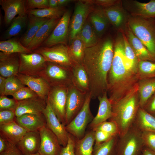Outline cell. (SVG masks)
Instances as JSON below:
<instances>
[{
    "label": "cell",
    "instance_id": "6da1fadb",
    "mask_svg": "<svg viewBox=\"0 0 155 155\" xmlns=\"http://www.w3.org/2000/svg\"><path fill=\"white\" fill-rule=\"evenodd\" d=\"M114 52V43L110 37L86 48L82 64L88 74L90 94L95 99L107 93V77Z\"/></svg>",
    "mask_w": 155,
    "mask_h": 155
},
{
    "label": "cell",
    "instance_id": "7a4b0ae2",
    "mask_svg": "<svg viewBox=\"0 0 155 155\" xmlns=\"http://www.w3.org/2000/svg\"><path fill=\"white\" fill-rule=\"evenodd\" d=\"M138 74L126 59L122 33L118 32L114 43V52L107 77V94L111 104L122 98L138 84Z\"/></svg>",
    "mask_w": 155,
    "mask_h": 155
},
{
    "label": "cell",
    "instance_id": "3957f363",
    "mask_svg": "<svg viewBox=\"0 0 155 155\" xmlns=\"http://www.w3.org/2000/svg\"><path fill=\"white\" fill-rule=\"evenodd\" d=\"M112 104V115L108 119L115 122L124 135L133 125L139 108L138 84L122 98Z\"/></svg>",
    "mask_w": 155,
    "mask_h": 155
},
{
    "label": "cell",
    "instance_id": "277c9868",
    "mask_svg": "<svg viewBox=\"0 0 155 155\" xmlns=\"http://www.w3.org/2000/svg\"><path fill=\"white\" fill-rule=\"evenodd\" d=\"M127 24L155 60V19L129 15Z\"/></svg>",
    "mask_w": 155,
    "mask_h": 155
},
{
    "label": "cell",
    "instance_id": "5b68a950",
    "mask_svg": "<svg viewBox=\"0 0 155 155\" xmlns=\"http://www.w3.org/2000/svg\"><path fill=\"white\" fill-rule=\"evenodd\" d=\"M144 147L142 132L133 125L124 135L119 136L117 155H142Z\"/></svg>",
    "mask_w": 155,
    "mask_h": 155
},
{
    "label": "cell",
    "instance_id": "8992f818",
    "mask_svg": "<svg viewBox=\"0 0 155 155\" xmlns=\"http://www.w3.org/2000/svg\"><path fill=\"white\" fill-rule=\"evenodd\" d=\"M50 86L69 87L73 84L71 68L47 62L39 75Z\"/></svg>",
    "mask_w": 155,
    "mask_h": 155
},
{
    "label": "cell",
    "instance_id": "52a82bcc",
    "mask_svg": "<svg viewBox=\"0 0 155 155\" xmlns=\"http://www.w3.org/2000/svg\"><path fill=\"white\" fill-rule=\"evenodd\" d=\"M91 99L90 93H88L81 110L71 122L65 126L68 133L76 139H80L84 137L87 126L94 118L90 108Z\"/></svg>",
    "mask_w": 155,
    "mask_h": 155
},
{
    "label": "cell",
    "instance_id": "ba28073f",
    "mask_svg": "<svg viewBox=\"0 0 155 155\" xmlns=\"http://www.w3.org/2000/svg\"><path fill=\"white\" fill-rule=\"evenodd\" d=\"M33 52L41 55L47 62L71 69L75 65L69 54L68 46L59 44L51 47L40 46Z\"/></svg>",
    "mask_w": 155,
    "mask_h": 155
},
{
    "label": "cell",
    "instance_id": "9c48e42d",
    "mask_svg": "<svg viewBox=\"0 0 155 155\" xmlns=\"http://www.w3.org/2000/svg\"><path fill=\"white\" fill-rule=\"evenodd\" d=\"M92 9L90 1H79L76 3L69 23V36L70 43L81 30Z\"/></svg>",
    "mask_w": 155,
    "mask_h": 155
},
{
    "label": "cell",
    "instance_id": "30bf717a",
    "mask_svg": "<svg viewBox=\"0 0 155 155\" xmlns=\"http://www.w3.org/2000/svg\"><path fill=\"white\" fill-rule=\"evenodd\" d=\"M18 54L20 58L19 73L39 76L46 67L47 62L43 57L38 53L33 52Z\"/></svg>",
    "mask_w": 155,
    "mask_h": 155
},
{
    "label": "cell",
    "instance_id": "8fae6325",
    "mask_svg": "<svg viewBox=\"0 0 155 155\" xmlns=\"http://www.w3.org/2000/svg\"><path fill=\"white\" fill-rule=\"evenodd\" d=\"M68 87L51 86L46 98V101L60 121L65 125V108Z\"/></svg>",
    "mask_w": 155,
    "mask_h": 155
},
{
    "label": "cell",
    "instance_id": "7c38bea8",
    "mask_svg": "<svg viewBox=\"0 0 155 155\" xmlns=\"http://www.w3.org/2000/svg\"><path fill=\"white\" fill-rule=\"evenodd\" d=\"M87 94L82 92L73 84L69 87L65 108V126L71 122L81 110L85 103Z\"/></svg>",
    "mask_w": 155,
    "mask_h": 155
},
{
    "label": "cell",
    "instance_id": "4fadbf2b",
    "mask_svg": "<svg viewBox=\"0 0 155 155\" xmlns=\"http://www.w3.org/2000/svg\"><path fill=\"white\" fill-rule=\"evenodd\" d=\"M71 13L65 11L48 38L41 46L51 47L59 44L66 45L69 34Z\"/></svg>",
    "mask_w": 155,
    "mask_h": 155
},
{
    "label": "cell",
    "instance_id": "5bb4252c",
    "mask_svg": "<svg viewBox=\"0 0 155 155\" xmlns=\"http://www.w3.org/2000/svg\"><path fill=\"white\" fill-rule=\"evenodd\" d=\"M46 106L44 110L46 121V126L57 137L60 144L63 147L67 145L69 134L66 131L65 126L59 121L55 113L46 101Z\"/></svg>",
    "mask_w": 155,
    "mask_h": 155
},
{
    "label": "cell",
    "instance_id": "9a60e30c",
    "mask_svg": "<svg viewBox=\"0 0 155 155\" xmlns=\"http://www.w3.org/2000/svg\"><path fill=\"white\" fill-rule=\"evenodd\" d=\"M40 142L38 153L40 155H59L62 146L55 134L46 126L38 130Z\"/></svg>",
    "mask_w": 155,
    "mask_h": 155
},
{
    "label": "cell",
    "instance_id": "2e32d148",
    "mask_svg": "<svg viewBox=\"0 0 155 155\" xmlns=\"http://www.w3.org/2000/svg\"><path fill=\"white\" fill-rule=\"evenodd\" d=\"M102 8L109 23L118 32H124L127 24L129 15L123 7L122 1L118 4Z\"/></svg>",
    "mask_w": 155,
    "mask_h": 155
},
{
    "label": "cell",
    "instance_id": "e0dca14e",
    "mask_svg": "<svg viewBox=\"0 0 155 155\" xmlns=\"http://www.w3.org/2000/svg\"><path fill=\"white\" fill-rule=\"evenodd\" d=\"M122 4L131 16L155 19V0H151L147 3L126 0L122 1Z\"/></svg>",
    "mask_w": 155,
    "mask_h": 155
},
{
    "label": "cell",
    "instance_id": "ac0fdd59",
    "mask_svg": "<svg viewBox=\"0 0 155 155\" xmlns=\"http://www.w3.org/2000/svg\"><path fill=\"white\" fill-rule=\"evenodd\" d=\"M46 106V100L39 97L18 101L15 114L17 117L25 114H42Z\"/></svg>",
    "mask_w": 155,
    "mask_h": 155
},
{
    "label": "cell",
    "instance_id": "d6986e66",
    "mask_svg": "<svg viewBox=\"0 0 155 155\" xmlns=\"http://www.w3.org/2000/svg\"><path fill=\"white\" fill-rule=\"evenodd\" d=\"M0 5L4 11V20L7 26H9L17 15L27 14L25 0H0Z\"/></svg>",
    "mask_w": 155,
    "mask_h": 155
},
{
    "label": "cell",
    "instance_id": "ffe728a7",
    "mask_svg": "<svg viewBox=\"0 0 155 155\" xmlns=\"http://www.w3.org/2000/svg\"><path fill=\"white\" fill-rule=\"evenodd\" d=\"M16 76L23 84L35 92L39 97L46 100L51 86L43 78L19 73Z\"/></svg>",
    "mask_w": 155,
    "mask_h": 155
},
{
    "label": "cell",
    "instance_id": "44dd1931",
    "mask_svg": "<svg viewBox=\"0 0 155 155\" xmlns=\"http://www.w3.org/2000/svg\"><path fill=\"white\" fill-rule=\"evenodd\" d=\"M19 67L18 54L0 52V75L5 78L16 76L19 73Z\"/></svg>",
    "mask_w": 155,
    "mask_h": 155
},
{
    "label": "cell",
    "instance_id": "7402d4cb",
    "mask_svg": "<svg viewBox=\"0 0 155 155\" xmlns=\"http://www.w3.org/2000/svg\"><path fill=\"white\" fill-rule=\"evenodd\" d=\"M60 18L49 19L40 28L27 48L32 51L41 46L50 36Z\"/></svg>",
    "mask_w": 155,
    "mask_h": 155
},
{
    "label": "cell",
    "instance_id": "603a6c76",
    "mask_svg": "<svg viewBox=\"0 0 155 155\" xmlns=\"http://www.w3.org/2000/svg\"><path fill=\"white\" fill-rule=\"evenodd\" d=\"M40 142L38 131L27 132L16 146L23 155H30L38 152Z\"/></svg>",
    "mask_w": 155,
    "mask_h": 155
},
{
    "label": "cell",
    "instance_id": "cb8c5ba5",
    "mask_svg": "<svg viewBox=\"0 0 155 155\" xmlns=\"http://www.w3.org/2000/svg\"><path fill=\"white\" fill-rule=\"evenodd\" d=\"M98 99L99 101V106L97 114L88 125L91 130L101 123L108 120L112 115V104L108 97L107 93L98 97Z\"/></svg>",
    "mask_w": 155,
    "mask_h": 155
},
{
    "label": "cell",
    "instance_id": "d4e9b609",
    "mask_svg": "<svg viewBox=\"0 0 155 155\" xmlns=\"http://www.w3.org/2000/svg\"><path fill=\"white\" fill-rule=\"evenodd\" d=\"M16 122L27 132L38 131L46 125L43 114H25L16 117Z\"/></svg>",
    "mask_w": 155,
    "mask_h": 155
},
{
    "label": "cell",
    "instance_id": "484cf974",
    "mask_svg": "<svg viewBox=\"0 0 155 155\" xmlns=\"http://www.w3.org/2000/svg\"><path fill=\"white\" fill-rule=\"evenodd\" d=\"M27 132L16 121L0 125V136L6 141L16 145Z\"/></svg>",
    "mask_w": 155,
    "mask_h": 155
},
{
    "label": "cell",
    "instance_id": "4316f807",
    "mask_svg": "<svg viewBox=\"0 0 155 155\" xmlns=\"http://www.w3.org/2000/svg\"><path fill=\"white\" fill-rule=\"evenodd\" d=\"M124 33L139 61L155 62V60L142 42L133 33L128 24Z\"/></svg>",
    "mask_w": 155,
    "mask_h": 155
},
{
    "label": "cell",
    "instance_id": "83f0119b",
    "mask_svg": "<svg viewBox=\"0 0 155 155\" xmlns=\"http://www.w3.org/2000/svg\"><path fill=\"white\" fill-rule=\"evenodd\" d=\"M28 15L27 29L20 40L22 44L27 48L40 28L49 19L32 15Z\"/></svg>",
    "mask_w": 155,
    "mask_h": 155
},
{
    "label": "cell",
    "instance_id": "f1b7e54d",
    "mask_svg": "<svg viewBox=\"0 0 155 155\" xmlns=\"http://www.w3.org/2000/svg\"><path fill=\"white\" fill-rule=\"evenodd\" d=\"M71 71L73 84L82 92L89 93V79L82 64H75L71 68Z\"/></svg>",
    "mask_w": 155,
    "mask_h": 155
},
{
    "label": "cell",
    "instance_id": "f546056e",
    "mask_svg": "<svg viewBox=\"0 0 155 155\" xmlns=\"http://www.w3.org/2000/svg\"><path fill=\"white\" fill-rule=\"evenodd\" d=\"M94 143V131L92 130L88 132L80 139L75 138V155H92Z\"/></svg>",
    "mask_w": 155,
    "mask_h": 155
},
{
    "label": "cell",
    "instance_id": "4dcf8cb0",
    "mask_svg": "<svg viewBox=\"0 0 155 155\" xmlns=\"http://www.w3.org/2000/svg\"><path fill=\"white\" fill-rule=\"evenodd\" d=\"M138 93L139 107L143 108L155 93V78L139 80Z\"/></svg>",
    "mask_w": 155,
    "mask_h": 155
},
{
    "label": "cell",
    "instance_id": "1f68e13d",
    "mask_svg": "<svg viewBox=\"0 0 155 155\" xmlns=\"http://www.w3.org/2000/svg\"><path fill=\"white\" fill-rule=\"evenodd\" d=\"M88 18L98 37H100L106 30L109 23L102 8L92 9Z\"/></svg>",
    "mask_w": 155,
    "mask_h": 155
},
{
    "label": "cell",
    "instance_id": "d6a6232c",
    "mask_svg": "<svg viewBox=\"0 0 155 155\" xmlns=\"http://www.w3.org/2000/svg\"><path fill=\"white\" fill-rule=\"evenodd\" d=\"M133 125L141 132L155 131V117L139 107Z\"/></svg>",
    "mask_w": 155,
    "mask_h": 155
},
{
    "label": "cell",
    "instance_id": "836d02e7",
    "mask_svg": "<svg viewBox=\"0 0 155 155\" xmlns=\"http://www.w3.org/2000/svg\"><path fill=\"white\" fill-rule=\"evenodd\" d=\"M77 36L82 41L86 48L95 45L99 41L98 37L88 18Z\"/></svg>",
    "mask_w": 155,
    "mask_h": 155
},
{
    "label": "cell",
    "instance_id": "e575fe53",
    "mask_svg": "<svg viewBox=\"0 0 155 155\" xmlns=\"http://www.w3.org/2000/svg\"><path fill=\"white\" fill-rule=\"evenodd\" d=\"M28 15H18L12 21L3 36L5 39H9L19 34L28 24Z\"/></svg>",
    "mask_w": 155,
    "mask_h": 155
},
{
    "label": "cell",
    "instance_id": "d590c367",
    "mask_svg": "<svg viewBox=\"0 0 155 155\" xmlns=\"http://www.w3.org/2000/svg\"><path fill=\"white\" fill-rule=\"evenodd\" d=\"M119 135L114 136L108 141L95 144L92 155H117V144Z\"/></svg>",
    "mask_w": 155,
    "mask_h": 155
},
{
    "label": "cell",
    "instance_id": "8d00e7d4",
    "mask_svg": "<svg viewBox=\"0 0 155 155\" xmlns=\"http://www.w3.org/2000/svg\"><path fill=\"white\" fill-rule=\"evenodd\" d=\"M0 50L1 52L7 54L33 53L23 45L20 40L13 38L0 41Z\"/></svg>",
    "mask_w": 155,
    "mask_h": 155
},
{
    "label": "cell",
    "instance_id": "74e56055",
    "mask_svg": "<svg viewBox=\"0 0 155 155\" xmlns=\"http://www.w3.org/2000/svg\"><path fill=\"white\" fill-rule=\"evenodd\" d=\"M85 49L83 42L78 36L70 43L68 52L75 64H82Z\"/></svg>",
    "mask_w": 155,
    "mask_h": 155
},
{
    "label": "cell",
    "instance_id": "f35d334b",
    "mask_svg": "<svg viewBox=\"0 0 155 155\" xmlns=\"http://www.w3.org/2000/svg\"><path fill=\"white\" fill-rule=\"evenodd\" d=\"M65 11L63 7H57L54 8L49 7L27 10V13L39 18L50 19L61 18Z\"/></svg>",
    "mask_w": 155,
    "mask_h": 155
},
{
    "label": "cell",
    "instance_id": "ab89813d",
    "mask_svg": "<svg viewBox=\"0 0 155 155\" xmlns=\"http://www.w3.org/2000/svg\"><path fill=\"white\" fill-rule=\"evenodd\" d=\"M137 74L139 80L155 78V62L140 61Z\"/></svg>",
    "mask_w": 155,
    "mask_h": 155
},
{
    "label": "cell",
    "instance_id": "60d3db41",
    "mask_svg": "<svg viewBox=\"0 0 155 155\" xmlns=\"http://www.w3.org/2000/svg\"><path fill=\"white\" fill-rule=\"evenodd\" d=\"M122 33L123 34L124 39L125 57L131 65L133 70L138 74V67L139 61L129 44L125 34L123 32Z\"/></svg>",
    "mask_w": 155,
    "mask_h": 155
},
{
    "label": "cell",
    "instance_id": "b9f144b4",
    "mask_svg": "<svg viewBox=\"0 0 155 155\" xmlns=\"http://www.w3.org/2000/svg\"><path fill=\"white\" fill-rule=\"evenodd\" d=\"M25 86L16 76H12L6 79L4 95H12L21 88Z\"/></svg>",
    "mask_w": 155,
    "mask_h": 155
},
{
    "label": "cell",
    "instance_id": "7bdbcfd3",
    "mask_svg": "<svg viewBox=\"0 0 155 155\" xmlns=\"http://www.w3.org/2000/svg\"><path fill=\"white\" fill-rule=\"evenodd\" d=\"M17 101L39 97L34 91L28 87H24L19 89L12 95Z\"/></svg>",
    "mask_w": 155,
    "mask_h": 155
},
{
    "label": "cell",
    "instance_id": "ee69618b",
    "mask_svg": "<svg viewBox=\"0 0 155 155\" xmlns=\"http://www.w3.org/2000/svg\"><path fill=\"white\" fill-rule=\"evenodd\" d=\"M92 130H100L113 135L119 134L117 125L115 122L111 121H106L101 123Z\"/></svg>",
    "mask_w": 155,
    "mask_h": 155
},
{
    "label": "cell",
    "instance_id": "f6af8a7d",
    "mask_svg": "<svg viewBox=\"0 0 155 155\" xmlns=\"http://www.w3.org/2000/svg\"><path fill=\"white\" fill-rule=\"evenodd\" d=\"M142 136L144 147L155 151V131L142 132Z\"/></svg>",
    "mask_w": 155,
    "mask_h": 155
},
{
    "label": "cell",
    "instance_id": "bcb514c9",
    "mask_svg": "<svg viewBox=\"0 0 155 155\" xmlns=\"http://www.w3.org/2000/svg\"><path fill=\"white\" fill-rule=\"evenodd\" d=\"M18 101L14 98H9L5 96H0V111L10 110L14 111L17 106Z\"/></svg>",
    "mask_w": 155,
    "mask_h": 155
},
{
    "label": "cell",
    "instance_id": "7dc6e473",
    "mask_svg": "<svg viewBox=\"0 0 155 155\" xmlns=\"http://www.w3.org/2000/svg\"><path fill=\"white\" fill-rule=\"evenodd\" d=\"M26 10L37 9H43L49 8V0H25Z\"/></svg>",
    "mask_w": 155,
    "mask_h": 155
},
{
    "label": "cell",
    "instance_id": "c3c4849f",
    "mask_svg": "<svg viewBox=\"0 0 155 155\" xmlns=\"http://www.w3.org/2000/svg\"><path fill=\"white\" fill-rule=\"evenodd\" d=\"M15 112L10 110L0 111V125L16 121Z\"/></svg>",
    "mask_w": 155,
    "mask_h": 155
},
{
    "label": "cell",
    "instance_id": "681fc988",
    "mask_svg": "<svg viewBox=\"0 0 155 155\" xmlns=\"http://www.w3.org/2000/svg\"><path fill=\"white\" fill-rule=\"evenodd\" d=\"M75 138L69 134L67 143L61 148L59 155H75L74 151Z\"/></svg>",
    "mask_w": 155,
    "mask_h": 155
},
{
    "label": "cell",
    "instance_id": "f907efd6",
    "mask_svg": "<svg viewBox=\"0 0 155 155\" xmlns=\"http://www.w3.org/2000/svg\"><path fill=\"white\" fill-rule=\"evenodd\" d=\"M94 131L95 144H99L106 142L114 136L100 130Z\"/></svg>",
    "mask_w": 155,
    "mask_h": 155
},
{
    "label": "cell",
    "instance_id": "816d5d0a",
    "mask_svg": "<svg viewBox=\"0 0 155 155\" xmlns=\"http://www.w3.org/2000/svg\"><path fill=\"white\" fill-rule=\"evenodd\" d=\"M0 155H23V154L16 145L7 142V146L6 149L0 153Z\"/></svg>",
    "mask_w": 155,
    "mask_h": 155
},
{
    "label": "cell",
    "instance_id": "f5cc1de1",
    "mask_svg": "<svg viewBox=\"0 0 155 155\" xmlns=\"http://www.w3.org/2000/svg\"><path fill=\"white\" fill-rule=\"evenodd\" d=\"M143 108L155 117V93L149 100Z\"/></svg>",
    "mask_w": 155,
    "mask_h": 155
},
{
    "label": "cell",
    "instance_id": "db71d44e",
    "mask_svg": "<svg viewBox=\"0 0 155 155\" xmlns=\"http://www.w3.org/2000/svg\"><path fill=\"white\" fill-rule=\"evenodd\" d=\"M92 1L101 8H104L118 4L122 1L119 0H96Z\"/></svg>",
    "mask_w": 155,
    "mask_h": 155
},
{
    "label": "cell",
    "instance_id": "11a10c76",
    "mask_svg": "<svg viewBox=\"0 0 155 155\" xmlns=\"http://www.w3.org/2000/svg\"><path fill=\"white\" fill-rule=\"evenodd\" d=\"M6 78L0 75V95L4 96L6 85Z\"/></svg>",
    "mask_w": 155,
    "mask_h": 155
},
{
    "label": "cell",
    "instance_id": "9f6ffc18",
    "mask_svg": "<svg viewBox=\"0 0 155 155\" xmlns=\"http://www.w3.org/2000/svg\"><path fill=\"white\" fill-rule=\"evenodd\" d=\"M7 146V142L0 136V153L3 152Z\"/></svg>",
    "mask_w": 155,
    "mask_h": 155
},
{
    "label": "cell",
    "instance_id": "6f0895ef",
    "mask_svg": "<svg viewBox=\"0 0 155 155\" xmlns=\"http://www.w3.org/2000/svg\"><path fill=\"white\" fill-rule=\"evenodd\" d=\"M142 155H155V151L144 147L142 151Z\"/></svg>",
    "mask_w": 155,
    "mask_h": 155
},
{
    "label": "cell",
    "instance_id": "680465c9",
    "mask_svg": "<svg viewBox=\"0 0 155 155\" xmlns=\"http://www.w3.org/2000/svg\"><path fill=\"white\" fill-rule=\"evenodd\" d=\"M71 0H58V7H63L71 2Z\"/></svg>",
    "mask_w": 155,
    "mask_h": 155
},
{
    "label": "cell",
    "instance_id": "91938a15",
    "mask_svg": "<svg viewBox=\"0 0 155 155\" xmlns=\"http://www.w3.org/2000/svg\"><path fill=\"white\" fill-rule=\"evenodd\" d=\"M49 5L50 8H54L58 7V0H49Z\"/></svg>",
    "mask_w": 155,
    "mask_h": 155
},
{
    "label": "cell",
    "instance_id": "94428289",
    "mask_svg": "<svg viewBox=\"0 0 155 155\" xmlns=\"http://www.w3.org/2000/svg\"><path fill=\"white\" fill-rule=\"evenodd\" d=\"M30 155H40L38 152Z\"/></svg>",
    "mask_w": 155,
    "mask_h": 155
}]
</instances>
